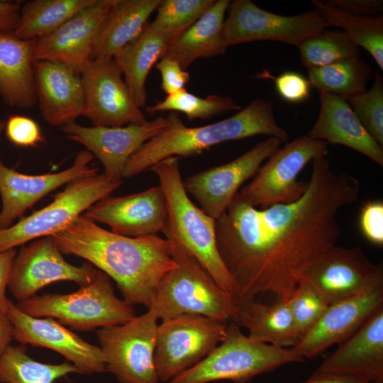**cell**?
<instances>
[{"instance_id": "obj_1", "label": "cell", "mask_w": 383, "mask_h": 383, "mask_svg": "<svg viewBox=\"0 0 383 383\" xmlns=\"http://www.w3.org/2000/svg\"><path fill=\"white\" fill-rule=\"evenodd\" d=\"M307 183L297 201L262 209L238 192L216 220L218 250L237 283L240 308L267 293L287 301L339 239L338 213L358 199L360 181L335 173L322 156L312 161Z\"/></svg>"}, {"instance_id": "obj_2", "label": "cell", "mask_w": 383, "mask_h": 383, "mask_svg": "<svg viewBox=\"0 0 383 383\" xmlns=\"http://www.w3.org/2000/svg\"><path fill=\"white\" fill-rule=\"evenodd\" d=\"M51 236L62 253L84 258L106 274L132 306L149 309L160 281L177 266L171 240L121 235L84 214Z\"/></svg>"}, {"instance_id": "obj_3", "label": "cell", "mask_w": 383, "mask_h": 383, "mask_svg": "<svg viewBox=\"0 0 383 383\" xmlns=\"http://www.w3.org/2000/svg\"><path fill=\"white\" fill-rule=\"evenodd\" d=\"M167 128L143 143L128 159L123 178L140 174L171 156L189 157L201 153L223 142L239 140L257 135L279 138L287 143L288 132L275 118L270 100L257 99L237 113L206 126L187 127L177 112L167 116Z\"/></svg>"}, {"instance_id": "obj_4", "label": "cell", "mask_w": 383, "mask_h": 383, "mask_svg": "<svg viewBox=\"0 0 383 383\" xmlns=\"http://www.w3.org/2000/svg\"><path fill=\"white\" fill-rule=\"evenodd\" d=\"M179 160L178 157H168L148 170L157 175L166 200L167 222L162 233L167 240L180 244L235 299L238 288L218 250L216 220L189 199L183 185Z\"/></svg>"}, {"instance_id": "obj_5", "label": "cell", "mask_w": 383, "mask_h": 383, "mask_svg": "<svg viewBox=\"0 0 383 383\" xmlns=\"http://www.w3.org/2000/svg\"><path fill=\"white\" fill-rule=\"evenodd\" d=\"M171 241L177 266L160 281L149 309L161 319L192 313L237 323L240 308L235 299L180 244Z\"/></svg>"}, {"instance_id": "obj_6", "label": "cell", "mask_w": 383, "mask_h": 383, "mask_svg": "<svg viewBox=\"0 0 383 383\" xmlns=\"http://www.w3.org/2000/svg\"><path fill=\"white\" fill-rule=\"evenodd\" d=\"M16 306L30 316L52 318L79 331L124 324L136 316L133 306L116 296L111 279L101 270L74 292L35 295Z\"/></svg>"}, {"instance_id": "obj_7", "label": "cell", "mask_w": 383, "mask_h": 383, "mask_svg": "<svg viewBox=\"0 0 383 383\" xmlns=\"http://www.w3.org/2000/svg\"><path fill=\"white\" fill-rule=\"evenodd\" d=\"M304 358L292 348L257 342L245 335L235 322L227 325L224 340L204 359L168 383H248L252 378Z\"/></svg>"}, {"instance_id": "obj_8", "label": "cell", "mask_w": 383, "mask_h": 383, "mask_svg": "<svg viewBox=\"0 0 383 383\" xmlns=\"http://www.w3.org/2000/svg\"><path fill=\"white\" fill-rule=\"evenodd\" d=\"M104 173L74 179L55 195L48 206L21 218L14 225L0 229V252L35 238L52 235L85 212L96 202L109 196L121 186Z\"/></svg>"}, {"instance_id": "obj_9", "label": "cell", "mask_w": 383, "mask_h": 383, "mask_svg": "<svg viewBox=\"0 0 383 383\" xmlns=\"http://www.w3.org/2000/svg\"><path fill=\"white\" fill-rule=\"evenodd\" d=\"M227 325L192 313L162 319L154 355L160 382H170L208 356L226 338Z\"/></svg>"}, {"instance_id": "obj_10", "label": "cell", "mask_w": 383, "mask_h": 383, "mask_svg": "<svg viewBox=\"0 0 383 383\" xmlns=\"http://www.w3.org/2000/svg\"><path fill=\"white\" fill-rule=\"evenodd\" d=\"M328 143L306 134L278 149L259 168L239 193L255 208L290 204L300 199L308 183L298 180L304 167L319 157H326Z\"/></svg>"}, {"instance_id": "obj_11", "label": "cell", "mask_w": 383, "mask_h": 383, "mask_svg": "<svg viewBox=\"0 0 383 383\" xmlns=\"http://www.w3.org/2000/svg\"><path fill=\"white\" fill-rule=\"evenodd\" d=\"M158 317L148 311L130 321L104 327L97 332L106 371L120 383H160L154 355Z\"/></svg>"}, {"instance_id": "obj_12", "label": "cell", "mask_w": 383, "mask_h": 383, "mask_svg": "<svg viewBox=\"0 0 383 383\" xmlns=\"http://www.w3.org/2000/svg\"><path fill=\"white\" fill-rule=\"evenodd\" d=\"M228 9L222 32L228 47L258 40L277 41L297 47L330 27L316 9L289 16L265 11L250 0H235Z\"/></svg>"}, {"instance_id": "obj_13", "label": "cell", "mask_w": 383, "mask_h": 383, "mask_svg": "<svg viewBox=\"0 0 383 383\" xmlns=\"http://www.w3.org/2000/svg\"><path fill=\"white\" fill-rule=\"evenodd\" d=\"M51 235L40 238L16 255L8 288L18 301L35 296L45 286L71 281L80 287L92 282L99 270L89 262L75 266L67 262Z\"/></svg>"}, {"instance_id": "obj_14", "label": "cell", "mask_w": 383, "mask_h": 383, "mask_svg": "<svg viewBox=\"0 0 383 383\" xmlns=\"http://www.w3.org/2000/svg\"><path fill=\"white\" fill-rule=\"evenodd\" d=\"M282 143L279 138L269 137L229 162L188 177L183 180L184 187L200 209L216 220L226 212L240 187L255 176Z\"/></svg>"}, {"instance_id": "obj_15", "label": "cell", "mask_w": 383, "mask_h": 383, "mask_svg": "<svg viewBox=\"0 0 383 383\" xmlns=\"http://www.w3.org/2000/svg\"><path fill=\"white\" fill-rule=\"evenodd\" d=\"M80 74L84 93L83 116L94 126L122 127L147 121L113 58L93 59Z\"/></svg>"}, {"instance_id": "obj_16", "label": "cell", "mask_w": 383, "mask_h": 383, "mask_svg": "<svg viewBox=\"0 0 383 383\" xmlns=\"http://www.w3.org/2000/svg\"><path fill=\"white\" fill-rule=\"evenodd\" d=\"M168 124L167 118L160 116L142 124L88 127L74 122L61 126L60 130L67 139L82 145L96 157L109 178L122 181L129 157L143 143L164 131Z\"/></svg>"}, {"instance_id": "obj_17", "label": "cell", "mask_w": 383, "mask_h": 383, "mask_svg": "<svg viewBox=\"0 0 383 383\" xmlns=\"http://www.w3.org/2000/svg\"><path fill=\"white\" fill-rule=\"evenodd\" d=\"M4 313L13 326V340L21 345L47 348L60 353L72 362L79 374L106 371L101 348L87 343L55 318L30 316L10 299Z\"/></svg>"}, {"instance_id": "obj_18", "label": "cell", "mask_w": 383, "mask_h": 383, "mask_svg": "<svg viewBox=\"0 0 383 383\" xmlns=\"http://www.w3.org/2000/svg\"><path fill=\"white\" fill-rule=\"evenodd\" d=\"M330 304L383 284L382 270L360 247L333 246L303 279Z\"/></svg>"}, {"instance_id": "obj_19", "label": "cell", "mask_w": 383, "mask_h": 383, "mask_svg": "<svg viewBox=\"0 0 383 383\" xmlns=\"http://www.w3.org/2000/svg\"><path fill=\"white\" fill-rule=\"evenodd\" d=\"M109 226L113 233L132 238L157 235L166 227L167 209L160 185L121 196H106L84 213Z\"/></svg>"}, {"instance_id": "obj_20", "label": "cell", "mask_w": 383, "mask_h": 383, "mask_svg": "<svg viewBox=\"0 0 383 383\" xmlns=\"http://www.w3.org/2000/svg\"><path fill=\"white\" fill-rule=\"evenodd\" d=\"M382 303L383 284L330 304L292 348L304 359L316 357L353 335L382 306Z\"/></svg>"}, {"instance_id": "obj_21", "label": "cell", "mask_w": 383, "mask_h": 383, "mask_svg": "<svg viewBox=\"0 0 383 383\" xmlns=\"http://www.w3.org/2000/svg\"><path fill=\"white\" fill-rule=\"evenodd\" d=\"M93 158L91 152L82 150L67 169L40 175L18 172L0 161V229L11 226L15 219L52 191L74 179L98 173L99 169L89 165Z\"/></svg>"}, {"instance_id": "obj_22", "label": "cell", "mask_w": 383, "mask_h": 383, "mask_svg": "<svg viewBox=\"0 0 383 383\" xmlns=\"http://www.w3.org/2000/svg\"><path fill=\"white\" fill-rule=\"evenodd\" d=\"M114 0H96L52 33L34 40L33 60L62 63L81 74L91 61L98 28Z\"/></svg>"}, {"instance_id": "obj_23", "label": "cell", "mask_w": 383, "mask_h": 383, "mask_svg": "<svg viewBox=\"0 0 383 383\" xmlns=\"http://www.w3.org/2000/svg\"><path fill=\"white\" fill-rule=\"evenodd\" d=\"M37 100L47 123L62 126L83 116L84 93L81 74L55 61H33Z\"/></svg>"}, {"instance_id": "obj_24", "label": "cell", "mask_w": 383, "mask_h": 383, "mask_svg": "<svg viewBox=\"0 0 383 383\" xmlns=\"http://www.w3.org/2000/svg\"><path fill=\"white\" fill-rule=\"evenodd\" d=\"M367 383L383 382V306L317 368Z\"/></svg>"}, {"instance_id": "obj_25", "label": "cell", "mask_w": 383, "mask_h": 383, "mask_svg": "<svg viewBox=\"0 0 383 383\" xmlns=\"http://www.w3.org/2000/svg\"><path fill=\"white\" fill-rule=\"evenodd\" d=\"M320 111L307 133L313 139L350 148L383 166V148L362 125L347 101L318 91Z\"/></svg>"}, {"instance_id": "obj_26", "label": "cell", "mask_w": 383, "mask_h": 383, "mask_svg": "<svg viewBox=\"0 0 383 383\" xmlns=\"http://www.w3.org/2000/svg\"><path fill=\"white\" fill-rule=\"evenodd\" d=\"M34 40L13 30L0 32V95L9 106L27 109L38 102L33 74Z\"/></svg>"}, {"instance_id": "obj_27", "label": "cell", "mask_w": 383, "mask_h": 383, "mask_svg": "<svg viewBox=\"0 0 383 383\" xmlns=\"http://www.w3.org/2000/svg\"><path fill=\"white\" fill-rule=\"evenodd\" d=\"M181 32L159 30L147 23L142 32L113 57L138 107L146 104L145 82L150 70Z\"/></svg>"}, {"instance_id": "obj_28", "label": "cell", "mask_w": 383, "mask_h": 383, "mask_svg": "<svg viewBox=\"0 0 383 383\" xmlns=\"http://www.w3.org/2000/svg\"><path fill=\"white\" fill-rule=\"evenodd\" d=\"M229 5L228 0L215 1L170 42L163 57L177 61L186 70L196 60L225 54L228 47L222 32Z\"/></svg>"}, {"instance_id": "obj_29", "label": "cell", "mask_w": 383, "mask_h": 383, "mask_svg": "<svg viewBox=\"0 0 383 383\" xmlns=\"http://www.w3.org/2000/svg\"><path fill=\"white\" fill-rule=\"evenodd\" d=\"M162 0H114L96 35L91 59L113 57L134 40Z\"/></svg>"}, {"instance_id": "obj_30", "label": "cell", "mask_w": 383, "mask_h": 383, "mask_svg": "<svg viewBox=\"0 0 383 383\" xmlns=\"http://www.w3.org/2000/svg\"><path fill=\"white\" fill-rule=\"evenodd\" d=\"M237 323L257 342L289 348L299 341L288 301H276L271 305L250 302L240 307Z\"/></svg>"}, {"instance_id": "obj_31", "label": "cell", "mask_w": 383, "mask_h": 383, "mask_svg": "<svg viewBox=\"0 0 383 383\" xmlns=\"http://www.w3.org/2000/svg\"><path fill=\"white\" fill-rule=\"evenodd\" d=\"M96 0H32L21 5L20 17L13 32L23 40L40 38Z\"/></svg>"}, {"instance_id": "obj_32", "label": "cell", "mask_w": 383, "mask_h": 383, "mask_svg": "<svg viewBox=\"0 0 383 383\" xmlns=\"http://www.w3.org/2000/svg\"><path fill=\"white\" fill-rule=\"evenodd\" d=\"M372 70L360 56L345 59L331 65L308 70L311 87L325 91L345 101L367 90Z\"/></svg>"}, {"instance_id": "obj_33", "label": "cell", "mask_w": 383, "mask_h": 383, "mask_svg": "<svg viewBox=\"0 0 383 383\" xmlns=\"http://www.w3.org/2000/svg\"><path fill=\"white\" fill-rule=\"evenodd\" d=\"M312 4L330 26L342 29L359 48L365 49L383 70V16L350 14L334 8L324 1L313 0Z\"/></svg>"}, {"instance_id": "obj_34", "label": "cell", "mask_w": 383, "mask_h": 383, "mask_svg": "<svg viewBox=\"0 0 383 383\" xmlns=\"http://www.w3.org/2000/svg\"><path fill=\"white\" fill-rule=\"evenodd\" d=\"M70 373H78L68 361L53 365L32 359L23 345H9L0 357V383H53Z\"/></svg>"}, {"instance_id": "obj_35", "label": "cell", "mask_w": 383, "mask_h": 383, "mask_svg": "<svg viewBox=\"0 0 383 383\" xmlns=\"http://www.w3.org/2000/svg\"><path fill=\"white\" fill-rule=\"evenodd\" d=\"M308 70L360 56V48L341 30H323L297 46Z\"/></svg>"}, {"instance_id": "obj_36", "label": "cell", "mask_w": 383, "mask_h": 383, "mask_svg": "<svg viewBox=\"0 0 383 383\" xmlns=\"http://www.w3.org/2000/svg\"><path fill=\"white\" fill-rule=\"evenodd\" d=\"M240 109V106L230 97L210 95L201 98L187 91L186 89L167 95L164 100L153 106L145 107V111L151 115L164 111L181 112L190 121L208 119L231 111H239Z\"/></svg>"}, {"instance_id": "obj_37", "label": "cell", "mask_w": 383, "mask_h": 383, "mask_svg": "<svg viewBox=\"0 0 383 383\" xmlns=\"http://www.w3.org/2000/svg\"><path fill=\"white\" fill-rule=\"evenodd\" d=\"M372 138L383 146V79L379 72L369 90L347 100Z\"/></svg>"}, {"instance_id": "obj_38", "label": "cell", "mask_w": 383, "mask_h": 383, "mask_svg": "<svg viewBox=\"0 0 383 383\" xmlns=\"http://www.w3.org/2000/svg\"><path fill=\"white\" fill-rule=\"evenodd\" d=\"M215 0H162L150 26L156 29L182 31L195 22Z\"/></svg>"}, {"instance_id": "obj_39", "label": "cell", "mask_w": 383, "mask_h": 383, "mask_svg": "<svg viewBox=\"0 0 383 383\" xmlns=\"http://www.w3.org/2000/svg\"><path fill=\"white\" fill-rule=\"evenodd\" d=\"M287 301L299 340L316 324L330 305L304 279Z\"/></svg>"}, {"instance_id": "obj_40", "label": "cell", "mask_w": 383, "mask_h": 383, "mask_svg": "<svg viewBox=\"0 0 383 383\" xmlns=\"http://www.w3.org/2000/svg\"><path fill=\"white\" fill-rule=\"evenodd\" d=\"M4 129L8 140L16 146L37 147L44 142L38 124L26 116H10L5 123Z\"/></svg>"}, {"instance_id": "obj_41", "label": "cell", "mask_w": 383, "mask_h": 383, "mask_svg": "<svg viewBox=\"0 0 383 383\" xmlns=\"http://www.w3.org/2000/svg\"><path fill=\"white\" fill-rule=\"evenodd\" d=\"M359 227L363 236L374 245H383V202L368 200L360 209Z\"/></svg>"}, {"instance_id": "obj_42", "label": "cell", "mask_w": 383, "mask_h": 383, "mask_svg": "<svg viewBox=\"0 0 383 383\" xmlns=\"http://www.w3.org/2000/svg\"><path fill=\"white\" fill-rule=\"evenodd\" d=\"M279 95L285 101L299 103L310 96V84L303 75L292 71L284 72L274 78Z\"/></svg>"}, {"instance_id": "obj_43", "label": "cell", "mask_w": 383, "mask_h": 383, "mask_svg": "<svg viewBox=\"0 0 383 383\" xmlns=\"http://www.w3.org/2000/svg\"><path fill=\"white\" fill-rule=\"evenodd\" d=\"M155 67L160 72L161 89L167 95H171L185 89V85L190 80L189 72L183 70L174 60L162 57Z\"/></svg>"}, {"instance_id": "obj_44", "label": "cell", "mask_w": 383, "mask_h": 383, "mask_svg": "<svg viewBox=\"0 0 383 383\" xmlns=\"http://www.w3.org/2000/svg\"><path fill=\"white\" fill-rule=\"evenodd\" d=\"M328 5L342 11L357 16H382V0H328Z\"/></svg>"}, {"instance_id": "obj_45", "label": "cell", "mask_w": 383, "mask_h": 383, "mask_svg": "<svg viewBox=\"0 0 383 383\" xmlns=\"http://www.w3.org/2000/svg\"><path fill=\"white\" fill-rule=\"evenodd\" d=\"M17 255L15 249L0 252V312L4 313L9 299L6 296L11 270Z\"/></svg>"}, {"instance_id": "obj_46", "label": "cell", "mask_w": 383, "mask_h": 383, "mask_svg": "<svg viewBox=\"0 0 383 383\" xmlns=\"http://www.w3.org/2000/svg\"><path fill=\"white\" fill-rule=\"evenodd\" d=\"M19 1H0V32L14 30L21 13Z\"/></svg>"}, {"instance_id": "obj_47", "label": "cell", "mask_w": 383, "mask_h": 383, "mask_svg": "<svg viewBox=\"0 0 383 383\" xmlns=\"http://www.w3.org/2000/svg\"><path fill=\"white\" fill-rule=\"evenodd\" d=\"M302 383H367L350 376L316 370Z\"/></svg>"}, {"instance_id": "obj_48", "label": "cell", "mask_w": 383, "mask_h": 383, "mask_svg": "<svg viewBox=\"0 0 383 383\" xmlns=\"http://www.w3.org/2000/svg\"><path fill=\"white\" fill-rule=\"evenodd\" d=\"M13 340V326L5 313L0 312V357Z\"/></svg>"}, {"instance_id": "obj_49", "label": "cell", "mask_w": 383, "mask_h": 383, "mask_svg": "<svg viewBox=\"0 0 383 383\" xmlns=\"http://www.w3.org/2000/svg\"><path fill=\"white\" fill-rule=\"evenodd\" d=\"M5 123L6 122L4 120L0 121V135L1 134L2 131L5 128Z\"/></svg>"}, {"instance_id": "obj_50", "label": "cell", "mask_w": 383, "mask_h": 383, "mask_svg": "<svg viewBox=\"0 0 383 383\" xmlns=\"http://www.w3.org/2000/svg\"><path fill=\"white\" fill-rule=\"evenodd\" d=\"M372 383H383V382H372Z\"/></svg>"}]
</instances>
